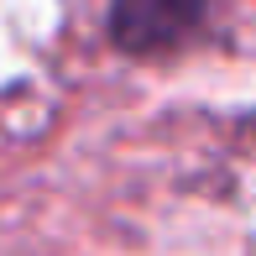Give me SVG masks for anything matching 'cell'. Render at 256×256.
Wrapping results in <instances>:
<instances>
[{
    "label": "cell",
    "mask_w": 256,
    "mask_h": 256,
    "mask_svg": "<svg viewBox=\"0 0 256 256\" xmlns=\"http://www.w3.org/2000/svg\"><path fill=\"white\" fill-rule=\"evenodd\" d=\"M209 10H214V0H115L110 6V37L131 58L172 52L209 21Z\"/></svg>",
    "instance_id": "1"
}]
</instances>
